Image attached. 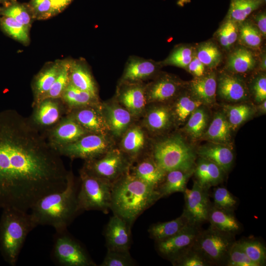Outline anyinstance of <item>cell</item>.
<instances>
[{"label": "cell", "instance_id": "24", "mask_svg": "<svg viewBox=\"0 0 266 266\" xmlns=\"http://www.w3.org/2000/svg\"><path fill=\"white\" fill-rule=\"evenodd\" d=\"M143 114V125L152 133L165 132L169 128L174 121L170 107L163 103H156Z\"/></svg>", "mask_w": 266, "mask_h": 266}, {"label": "cell", "instance_id": "16", "mask_svg": "<svg viewBox=\"0 0 266 266\" xmlns=\"http://www.w3.org/2000/svg\"><path fill=\"white\" fill-rule=\"evenodd\" d=\"M90 133L67 115L55 126L43 133L50 144L56 150L71 143Z\"/></svg>", "mask_w": 266, "mask_h": 266}, {"label": "cell", "instance_id": "25", "mask_svg": "<svg viewBox=\"0 0 266 266\" xmlns=\"http://www.w3.org/2000/svg\"><path fill=\"white\" fill-rule=\"evenodd\" d=\"M217 81L214 72L195 77L190 83V92L203 104L211 105L216 100Z\"/></svg>", "mask_w": 266, "mask_h": 266}, {"label": "cell", "instance_id": "37", "mask_svg": "<svg viewBox=\"0 0 266 266\" xmlns=\"http://www.w3.org/2000/svg\"><path fill=\"white\" fill-rule=\"evenodd\" d=\"M223 113L226 117L232 130H235L248 120L254 113L250 105L241 103L235 105H224Z\"/></svg>", "mask_w": 266, "mask_h": 266}, {"label": "cell", "instance_id": "7", "mask_svg": "<svg viewBox=\"0 0 266 266\" xmlns=\"http://www.w3.org/2000/svg\"><path fill=\"white\" fill-rule=\"evenodd\" d=\"M235 241L234 234L210 226L200 232L192 247L209 265L226 266L229 251Z\"/></svg>", "mask_w": 266, "mask_h": 266}, {"label": "cell", "instance_id": "14", "mask_svg": "<svg viewBox=\"0 0 266 266\" xmlns=\"http://www.w3.org/2000/svg\"><path fill=\"white\" fill-rule=\"evenodd\" d=\"M145 86L144 82L120 81L117 85L115 100L134 118L141 116L146 110Z\"/></svg>", "mask_w": 266, "mask_h": 266}, {"label": "cell", "instance_id": "15", "mask_svg": "<svg viewBox=\"0 0 266 266\" xmlns=\"http://www.w3.org/2000/svg\"><path fill=\"white\" fill-rule=\"evenodd\" d=\"M198 225L188 224L174 235L157 242V249L162 256L169 260L191 248L200 231Z\"/></svg>", "mask_w": 266, "mask_h": 266}, {"label": "cell", "instance_id": "48", "mask_svg": "<svg viewBox=\"0 0 266 266\" xmlns=\"http://www.w3.org/2000/svg\"><path fill=\"white\" fill-rule=\"evenodd\" d=\"M135 264L129 251L107 249L100 266H132Z\"/></svg>", "mask_w": 266, "mask_h": 266}, {"label": "cell", "instance_id": "4", "mask_svg": "<svg viewBox=\"0 0 266 266\" xmlns=\"http://www.w3.org/2000/svg\"><path fill=\"white\" fill-rule=\"evenodd\" d=\"M35 228L28 211L5 208L0 227V241L2 252L11 265H15L28 234Z\"/></svg>", "mask_w": 266, "mask_h": 266}, {"label": "cell", "instance_id": "59", "mask_svg": "<svg viewBox=\"0 0 266 266\" xmlns=\"http://www.w3.org/2000/svg\"></svg>", "mask_w": 266, "mask_h": 266}, {"label": "cell", "instance_id": "40", "mask_svg": "<svg viewBox=\"0 0 266 266\" xmlns=\"http://www.w3.org/2000/svg\"><path fill=\"white\" fill-rule=\"evenodd\" d=\"M195 51L191 47L181 45L175 48L169 55L163 61V66H172L185 69L191 61Z\"/></svg>", "mask_w": 266, "mask_h": 266}, {"label": "cell", "instance_id": "31", "mask_svg": "<svg viewBox=\"0 0 266 266\" xmlns=\"http://www.w3.org/2000/svg\"><path fill=\"white\" fill-rule=\"evenodd\" d=\"M193 172L175 169L166 173L165 177L157 190L161 198L176 192L183 193L189 178Z\"/></svg>", "mask_w": 266, "mask_h": 266}, {"label": "cell", "instance_id": "32", "mask_svg": "<svg viewBox=\"0 0 266 266\" xmlns=\"http://www.w3.org/2000/svg\"><path fill=\"white\" fill-rule=\"evenodd\" d=\"M172 100L173 106L170 108L173 120L179 124L186 122L191 114L203 104L189 92L182 91Z\"/></svg>", "mask_w": 266, "mask_h": 266}, {"label": "cell", "instance_id": "50", "mask_svg": "<svg viewBox=\"0 0 266 266\" xmlns=\"http://www.w3.org/2000/svg\"><path fill=\"white\" fill-rule=\"evenodd\" d=\"M6 17H10L29 28L31 23L30 16L26 9L22 5H13L5 8L2 12Z\"/></svg>", "mask_w": 266, "mask_h": 266}, {"label": "cell", "instance_id": "30", "mask_svg": "<svg viewBox=\"0 0 266 266\" xmlns=\"http://www.w3.org/2000/svg\"><path fill=\"white\" fill-rule=\"evenodd\" d=\"M232 129L223 112H217L202 136L212 142L226 145L231 139Z\"/></svg>", "mask_w": 266, "mask_h": 266}, {"label": "cell", "instance_id": "13", "mask_svg": "<svg viewBox=\"0 0 266 266\" xmlns=\"http://www.w3.org/2000/svg\"><path fill=\"white\" fill-rule=\"evenodd\" d=\"M208 188L195 181L191 189L186 188L183 192L185 207L183 214L189 222L200 225L208 220L211 205Z\"/></svg>", "mask_w": 266, "mask_h": 266}, {"label": "cell", "instance_id": "22", "mask_svg": "<svg viewBox=\"0 0 266 266\" xmlns=\"http://www.w3.org/2000/svg\"><path fill=\"white\" fill-rule=\"evenodd\" d=\"M132 164L129 172L149 186L157 189L166 172L156 164L151 155L144 156ZM133 162V163H134Z\"/></svg>", "mask_w": 266, "mask_h": 266}, {"label": "cell", "instance_id": "28", "mask_svg": "<svg viewBox=\"0 0 266 266\" xmlns=\"http://www.w3.org/2000/svg\"><path fill=\"white\" fill-rule=\"evenodd\" d=\"M62 62H56L40 72L35 77L33 87V100L32 107L39 103L50 90L59 73Z\"/></svg>", "mask_w": 266, "mask_h": 266}, {"label": "cell", "instance_id": "33", "mask_svg": "<svg viewBox=\"0 0 266 266\" xmlns=\"http://www.w3.org/2000/svg\"><path fill=\"white\" fill-rule=\"evenodd\" d=\"M190 223L182 213L179 217L165 222L154 224L148 229L150 237L156 241L169 238L178 233Z\"/></svg>", "mask_w": 266, "mask_h": 266}, {"label": "cell", "instance_id": "2", "mask_svg": "<svg viewBox=\"0 0 266 266\" xmlns=\"http://www.w3.org/2000/svg\"><path fill=\"white\" fill-rule=\"evenodd\" d=\"M160 198L157 189L129 171L112 184L110 209L131 226L142 213Z\"/></svg>", "mask_w": 266, "mask_h": 266}, {"label": "cell", "instance_id": "27", "mask_svg": "<svg viewBox=\"0 0 266 266\" xmlns=\"http://www.w3.org/2000/svg\"><path fill=\"white\" fill-rule=\"evenodd\" d=\"M69 83L82 90L98 97L96 83L87 66L82 61H71Z\"/></svg>", "mask_w": 266, "mask_h": 266}, {"label": "cell", "instance_id": "17", "mask_svg": "<svg viewBox=\"0 0 266 266\" xmlns=\"http://www.w3.org/2000/svg\"><path fill=\"white\" fill-rule=\"evenodd\" d=\"M163 66L161 62L131 56L125 65L120 81L144 82L153 79L160 72Z\"/></svg>", "mask_w": 266, "mask_h": 266}, {"label": "cell", "instance_id": "6", "mask_svg": "<svg viewBox=\"0 0 266 266\" xmlns=\"http://www.w3.org/2000/svg\"><path fill=\"white\" fill-rule=\"evenodd\" d=\"M80 185L77 200L80 211L99 210L107 213L110 207L112 183L80 170Z\"/></svg>", "mask_w": 266, "mask_h": 266}, {"label": "cell", "instance_id": "23", "mask_svg": "<svg viewBox=\"0 0 266 266\" xmlns=\"http://www.w3.org/2000/svg\"><path fill=\"white\" fill-rule=\"evenodd\" d=\"M121 137L119 149L132 163L142 157L146 146L147 138L141 126L131 125Z\"/></svg>", "mask_w": 266, "mask_h": 266}, {"label": "cell", "instance_id": "41", "mask_svg": "<svg viewBox=\"0 0 266 266\" xmlns=\"http://www.w3.org/2000/svg\"><path fill=\"white\" fill-rule=\"evenodd\" d=\"M245 21L238 27V38L240 42L249 48H259L262 41V35L254 25Z\"/></svg>", "mask_w": 266, "mask_h": 266}, {"label": "cell", "instance_id": "54", "mask_svg": "<svg viewBox=\"0 0 266 266\" xmlns=\"http://www.w3.org/2000/svg\"><path fill=\"white\" fill-rule=\"evenodd\" d=\"M186 69L195 77H200L205 74V66L197 57L195 53Z\"/></svg>", "mask_w": 266, "mask_h": 266}, {"label": "cell", "instance_id": "58", "mask_svg": "<svg viewBox=\"0 0 266 266\" xmlns=\"http://www.w3.org/2000/svg\"><path fill=\"white\" fill-rule=\"evenodd\" d=\"M260 104L258 106V110L260 113L265 114L266 111V101L264 100L262 102L260 103Z\"/></svg>", "mask_w": 266, "mask_h": 266}, {"label": "cell", "instance_id": "11", "mask_svg": "<svg viewBox=\"0 0 266 266\" xmlns=\"http://www.w3.org/2000/svg\"><path fill=\"white\" fill-rule=\"evenodd\" d=\"M31 122L43 133L59 123L68 112L61 98L45 99L33 107Z\"/></svg>", "mask_w": 266, "mask_h": 266}, {"label": "cell", "instance_id": "29", "mask_svg": "<svg viewBox=\"0 0 266 266\" xmlns=\"http://www.w3.org/2000/svg\"><path fill=\"white\" fill-rule=\"evenodd\" d=\"M61 99L66 106L68 111L72 109L97 105L100 103L98 96L77 88L70 83L63 91Z\"/></svg>", "mask_w": 266, "mask_h": 266}, {"label": "cell", "instance_id": "12", "mask_svg": "<svg viewBox=\"0 0 266 266\" xmlns=\"http://www.w3.org/2000/svg\"><path fill=\"white\" fill-rule=\"evenodd\" d=\"M184 84L174 75L160 72L146 84L145 94L148 104L164 103L174 100L182 91Z\"/></svg>", "mask_w": 266, "mask_h": 266}, {"label": "cell", "instance_id": "56", "mask_svg": "<svg viewBox=\"0 0 266 266\" xmlns=\"http://www.w3.org/2000/svg\"><path fill=\"white\" fill-rule=\"evenodd\" d=\"M55 13L59 12L65 8L72 0H50Z\"/></svg>", "mask_w": 266, "mask_h": 266}, {"label": "cell", "instance_id": "8", "mask_svg": "<svg viewBox=\"0 0 266 266\" xmlns=\"http://www.w3.org/2000/svg\"><path fill=\"white\" fill-rule=\"evenodd\" d=\"M53 262L60 266H93L96 264L67 229L56 231L51 253Z\"/></svg>", "mask_w": 266, "mask_h": 266}, {"label": "cell", "instance_id": "53", "mask_svg": "<svg viewBox=\"0 0 266 266\" xmlns=\"http://www.w3.org/2000/svg\"><path fill=\"white\" fill-rule=\"evenodd\" d=\"M32 6L38 18H48L56 13L50 0H33Z\"/></svg>", "mask_w": 266, "mask_h": 266}, {"label": "cell", "instance_id": "34", "mask_svg": "<svg viewBox=\"0 0 266 266\" xmlns=\"http://www.w3.org/2000/svg\"><path fill=\"white\" fill-rule=\"evenodd\" d=\"M210 226L228 233L234 234L240 230V225L233 212L211 206L208 220Z\"/></svg>", "mask_w": 266, "mask_h": 266}, {"label": "cell", "instance_id": "39", "mask_svg": "<svg viewBox=\"0 0 266 266\" xmlns=\"http://www.w3.org/2000/svg\"><path fill=\"white\" fill-rule=\"evenodd\" d=\"M187 120L184 129L186 133L193 139L202 137L208 122V115L204 109L199 107L191 114Z\"/></svg>", "mask_w": 266, "mask_h": 266}, {"label": "cell", "instance_id": "21", "mask_svg": "<svg viewBox=\"0 0 266 266\" xmlns=\"http://www.w3.org/2000/svg\"><path fill=\"white\" fill-rule=\"evenodd\" d=\"M217 90L222 99L230 102L244 101L249 97L244 81L234 74L224 73L220 75L218 79Z\"/></svg>", "mask_w": 266, "mask_h": 266}, {"label": "cell", "instance_id": "26", "mask_svg": "<svg viewBox=\"0 0 266 266\" xmlns=\"http://www.w3.org/2000/svg\"><path fill=\"white\" fill-rule=\"evenodd\" d=\"M198 154L203 159L218 166L226 172L231 168L234 160L233 153L225 144L212 142L200 147Z\"/></svg>", "mask_w": 266, "mask_h": 266}, {"label": "cell", "instance_id": "44", "mask_svg": "<svg viewBox=\"0 0 266 266\" xmlns=\"http://www.w3.org/2000/svg\"><path fill=\"white\" fill-rule=\"evenodd\" d=\"M216 34L222 46L229 50L238 38V26L237 23L227 19L218 29Z\"/></svg>", "mask_w": 266, "mask_h": 266}, {"label": "cell", "instance_id": "20", "mask_svg": "<svg viewBox=\"0 0 266 266\" xmlns=\"http://www.w3.org/2000/svg\"><path fill=\"white\" fill-rule=\"evenodd\" d=\"M131 226L125 220L113 214L107 223L104 232L107 249L129 251Z\"/></svg>", "mask_w": 266, "mask_h": 266}, {"label": "cell", "instance_id": "47", "mask_svg": "<svg viewBox=\"0 0 266 266\" xmlns=\"http://www.w3.org/2000/svg\"><path fill=\"white\" fill-rule=\"evenodd\" d=\"M213 198V206L218 208L233 212L236 206V198L225 187L215 189Z\"/></svg>", "mask_w": 266, "mask_h": 266}, {"label": "cell", "instance_id": "10", "mask_svg": "<svg viewBox=\"0 0 266 266\" xmlns=\"http://www.w3.org/2000/svg\"><path fill=\"white\" fill-rule=\"evenodd\" d=\"M113 148V142L109 135L88 133L56 150L61 156L87 161L99 158Z\"/></svg>", "mask_w": 266, "mask_h": 266}, {"label": "cell", "instance_id": "5", "mask_svg": "<svg viewBox=\"0 0 266 266\" xmlns=\"http://www.w3.org/2000/svg\"><path fill=\"white\" fill-rule=\"evenodd\" d=\"M151 156L166 173L172 170H193L196 155L192 147L180 135L175 134L157 142Z\"/></svg>", "mask_w": 266, "mask_h": 266}, {"label": "cell", "instance_id": "43", "mask_svg": "<svg viewBox=\"0 0 266 266\" xmlns=\"http://www.w3.org/2000/svg\"><path fill=\"white\" fill-rule=\"evenodd\" d=\"M70 64V61H68L62 62L55 82L42 100L47 98H61L63 91L69 83Z\"/></svg>", "mask_w": 266, "mask_h": 266}, {"label": "cell", "instance_id": "45", "mask_svg": "<svg viewBox=\"0 0 266 266\" xmlns=\"http://www.w3.org/2000/svg\"><path fill=\"white\" fill-rule=\"evenodd\" d=\"M170 261L173 266H210L192 247L177 255Z\"/></svg>", "mask_w": 266, "mask_h": 266}, {"label": "cell", "instance_id": "38", "mask_svg": "<svg viewBox=\"0 0 266 266\" xmlns=\"http://www.w3.org/2000/svg\"><path fill=\"white\" fill-rule=\"evenodd\" d=\"M195 53L205 67L210 68L216 67L222 58L221 52L218 46L210 41L200 43L198 46Z\"/></svg>", "mask_w": 266, "mask_h": 266}, {"label": "cell", "instance_id": "46", "mask_svg": "<svg viewBox=\"0 0 266 266\" xmlns=\"http://www.w3.org/2000/svg\"><path fill=\"white\" fill-rule=\"evenodd\" d=\"M1 23L3 30L11 36L24 43L29 41L28 29L14 19L4 16Z\"/></svg>", "mask_w": 266, "mask_h": 266}, {"label": "cell", "instance_id": "9", "mask_svg": "<svg viewBox=\"0 0 266 266\" xmlns=\"http://www.w3.org/2000/svg\"><path fill=\"white\" fill-rule=\"evenodd\" d=\"M132 164L125 154L114 147L99 158L85 161L82 169L113 183L129 171Z\"/></svg>", "mask_w": 266, "mask_h": 266}, {"label": "cell", "instance_id": "55", "mask_svg": "<svg viewBox=\"0 0 266 266\" xmlns=\"http://www.w3.org/2000/svg\"><path fill=\"white\" fill-rule=\"evenodd\" d=\"M257 28L263 36L266 35V14L265 12L259 13L255 18Z\"/></svg>", "mask_w": 266, "mask_h": 266}, {"label": "cell", "instance_id": "1", "mask_svg": "<svg viewBox=\"0 0 266 266\" xmlns=\"http://www.w3.org/2000/svg\"><path fill=\"white\" fill-rule=\"evenodd\" d=\"M69 171L29 117L0 111V206L28 211L43 197L64 189Z\"/></svg>", "mask_w": 266, "mask_h": 266}, {"label": "cell", "instance_id": "36", "mask_svg": "<svg viewBox=\"0 0 266 266\" xmlns=\"http://www.w3.org/2000/svg\"><path fill=\"white\" fill-rule=\"evenodd\" d=\"M263 0H232L227 19L241 23L262 4Z\"/></svg>", "mask_w": 266, "mask_h": 266}, {"label": "cell", "instance_id": "51", "mask_svg": "<svg viewBox=\"0 0 266 266\" xmlns=\"http://www.w3.org/2000/svg\"><path fill=\"white\" fill-rule=\"evenodd\" d=\"M225 172L215 163L207 160V169L203 187L209 189L210 186L220 183Z\"/></svg>", "mask_w": 266, "mask_h": 266}, {"label": "cell", "instance_id": "35", "mask_svg": "<svg viewBox=\"0 0 266 266\" xmlns=\"http://www.w3.org/2000/svg\"><path fill=\"white\" fill-rule=\"evenodd\" d=\"M255 65L256 60L253 53L247 48L240 47L230 54L226 67L232 72L243 73L253 69Z\"/></svg>", "mask_w": 266, "mask_h": 266}, {"label": "cell", "instance_id": "19", "mask_svg": "<svg viewBox=\"0 0 266 266\" xmlns=\"http://www.w3.org/2000/svg\"><path fill=\"white\" fill-rule=\"evenodd\" d=\"M100 109L110 134L116 138L121 137L132 125L133 116L115 99L101 103Z\"/></svg>", "mask_w": 266, "mask_h": 266}, {"label": "cell", "instance_id": "3", "mask_svg": "<svg viewBox=\"0 0 266 266\" xmlns=\"http://www.w3.org/2000/svg\"><path fill=\"white\" fill-rule=\"evenodd\" d=\"M77 192L73 173L70 170L64 189L43 197L30 210L32 220L36 227L39 225L49 226L56 231L66 229L80 212Z\"/></svg>", "mask_w": 266, "mask_h": 266}, {"label": "cell", "instance_id": "49", "mask_svg": "<svg viewBox=\"0 0 266 266\" xmlns=\"http://www.w3.org/2000/svg\"><path fill=\"white\" fill-rule=\"evenodd\" d=\"M226 266H257L247 256L240 245L238 241H235L232 246Z\"/></svg>", "mask_w": 266, "mask_h": 266}, {"label": "cell", "instance_id": "57", "mask_svg": "<svg viewBox=\"0 0 266 266\" xmlns=\"http://www.w3.org/2000/svg\"><path fill=\"white\" fill-rule=\"evenodd\" d=\"M260 68L263 71L265 70L266 69V56L265 53H264L262 56L260 63Z\"/></svg>", "mask_w": 266, "mask_h": 266}, {"label": "cell", "instance_id": "52", "mask_svg": "<svg viewBox=\"0 0 266 266\" xmlns=\"http://www.w3.org/2000/svg\"><path fill=\"white\" fill-rule=\"evenodd\" d=\"M251 91L254 100L260 103L266 99V76L265 74L258 75L251 84Z\"/></svg>", "mask_w": 266, "mask_h": 266}, {"label": "cell", "instance_id": "42", "mask_svg": "<svg viewBox=\"0 0 266 266\" xmlns=\"http://www.w3.org/2000/svg\"><path fill=\"white\" fill-rule=\"evenodd\" d=\"M248 258L257 266H264L266 262V248L259 240L253 239L238 241Z\"/></svg>", "mask_w": 266, "mask_h": 266}, {"label": "cell", "instance_id": "18", "mask_svg": "<svg viewBox=\"0 0 266 266\" xmlns=\"http://www.w3.org/2000/svg\"><path fill=\"white\" fill-rule=\"evenodd\" d=\"M100 104L71 109L67 115L90 133L109 135V130L101 112Z\"/></svg>", "mask_w": 266, "mask_h": 266}]
</instances>
